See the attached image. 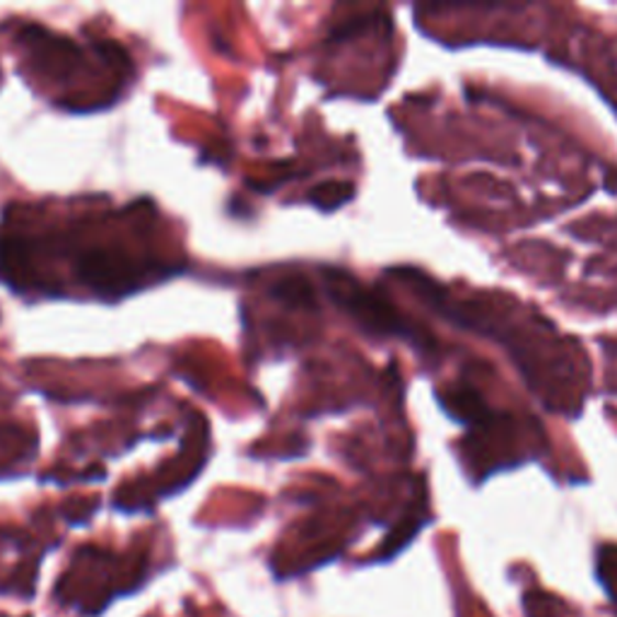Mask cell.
<instances>
[{"instance_id": "6da1fadb", "label": "cell", "mask_w": 617, "mask_h": 617, "mask_svg": "<svg viewBox=\"0 0 617 617\" xmlns=\"http://www.w3.org/2000/svg\"><path fill=\"white\" fill-rule=\"evenodd\" d=\"M324 278L333 302L340 304L364 330L374 333V336L408 338L413 343L427 340L396 312V306H393L384 294L367 290L362 282H357L350 273L328 268L324 270Z\"/></svg>"}, {"instance_id": "7a4b0ae2", "label": "cell", "mask_w": 617, "mask_h": 617, "mask_svg": "<svg viewBox=\"0 0 617 617\" xmlns=\"http://www.w3.org/2000/svg\"><path fill=\"white\" fill-rule=\"evenodd\" d=\"M85 285L102 294H128L143 285V268L119 251H85L76 263Z\"/></svg>"}, {"instance_id": "3957f363", "label": "cell", "mask_w": 617, "mask_h": 617, "mask_svg": "<svg viewBox=\"0 0 617 617\" xmlns=\"http://www.w3.org/2000/svg\"><path fill=\"white\" fill-rule=\"evenodd\" d=\"M270 294L276 300H280L282 304L290 306H314L316 304V294L314 288L308 285V280L304 276H288L278 280L273 288H270Z\"/></svg>"}, {"instance_id": "277c9868", "label": "cell", "mask_w": 617, "mask_h": 617, "mask_svg": "<svg viewBox=\"0 0 617 617\" xmlns=\"http://www.w3.org/2000/svg\"><path fill=\"white\" fill-rule=\"evenodd\" d=\"M352 199H355V187L348 181H326L308 193V201H312V205L324 210V213L338 210L345 203H350Z\"/></svg>"}, {"instance_id": "5b68a950", "label": "cell", "mask_w": 617, "mask_h": 617, "mask_svg": "<svg viewBox=\"0 0 617 617\" xmlns=\"http://www.w3.org/2000/svg\"><path fill=\"white\" fill-rule=\"evenodd\" d=\"M94 48L109 60L111 66H116V68H126V66H128V68H131L128 54L123 52V48H121L119 44H114V42H97Z\"/></svg>"}]
</instances>
